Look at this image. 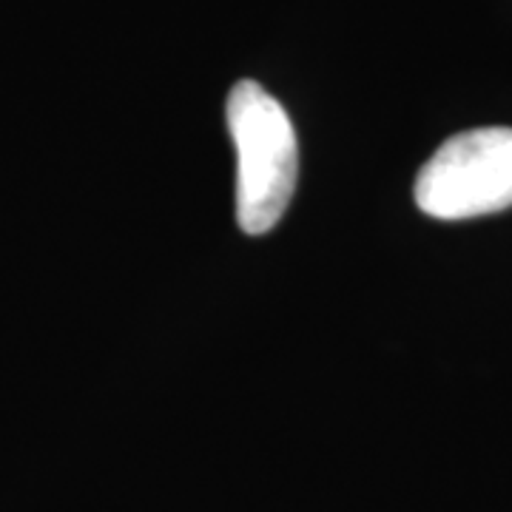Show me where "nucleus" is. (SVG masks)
<instances>
[{
  "label": "nucleus",
  "instance_id": "obj_1",
  "mask_svg": "<svg viewBox=\"0 0 512 512\" xmlns=\"http://www.w3.org/2000/svg\"><path fill=\"white\" fill-rule=\"evenodd\" d=\"M225 120L237 148V222L262 237L285 217L296 191L299 148L288 111L254 80L228 94Z\"/></svg>",
  "mask_w": 512,
  "mask_h": 512
},
{
  "label": "nucleus",
  "instance_id": "obj_2",
  "mask_svg": "<svg viewBox=\"0 0 512 512\" xmlns=\"http://www.w3.org/2000/svg\"><path fill=\"white\" fill-rule=\"evenodd\" d=\"M416 202L436 220H473L512 205V128H473L421 165Z\"/></svg>",
  "mask_w": 512,
  "mask_h": 512
}]
</instances>
